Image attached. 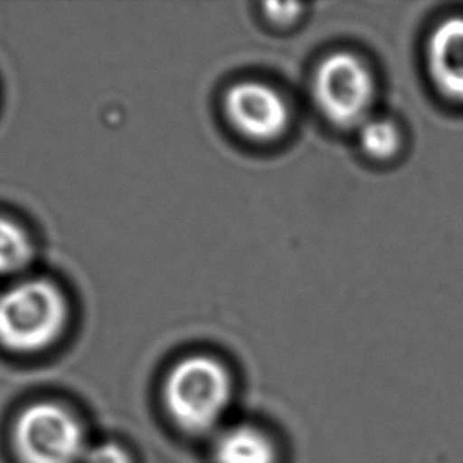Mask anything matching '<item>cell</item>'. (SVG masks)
<instances>
[{"mask_svg":"<svg viewBox=\"0 0 463 463\" xmlns=\"http://www.w3.org/2000/svg\"><path fill=\"white\" fill-rule=\"evenodd\" d=\"M232 399V378L223 363L206 354L184 357L163 384V405L177 429L190 435L213 432Z\"/></svg>","mask_w":463,"mask_h":463,"instance_id":"6da1fadb","label":"cell"},{"mask_svg":"<svg viewBox=\"0 0 463 463\" xmlns=\"http://www.w3.org/2000/svg\"><path fill=\"white\" fill-rule=\"evenodd\" d=\"M69 302L46 279L14 283L0 295V345L14 353L43 351L62 335Z\"/></svg>","mask_w":463,"mask_h":463,"instance_id":"7a4b0ae2","label":"cell"},{"mask_svg":"<svg viewBox=\"0 0 463 463\" xmlns=\"http://www.w3.org/2000/svg\"><path fill=\"white\" fill-rule=\"evenodd\" d=\"M378 84L363 57L337 51L325 57L313 78V97L334 126L354 128L373 116Z\"/></svg>","mask_w":463,"mask_h":463,"instance_id":"3957f363","label":"cell"},{"mask_svg":"<svg viewBox=\"0 0 463 463\" xmlns=\"http://www.w3.org/2000/svg\"><path fill=\"white\" fill-rule=\"evenodd\" d=\"M14 448L23 463H82L89 449L80 420L51 402L35 403L21 413L14 426Z\"/></svg>","mask_w":463,"mask_h":463,"instance_id":"277c9868","label":"cell"},{"mask_svg":"<svg viewBox=\"0 0 463 463\" xmlns=\"http://www.w3.org/2000/svg\"><path fill=\"white\" fill-rule=\"evenodd\" d=\"M223 108L232 128L251 141H274L288 130L287 100L264 82L234 84L226 92Z\"/></svg>","mask_w":463,"mask_h":463,"instance_id":"5b68a950","label":"cell"},{"mask_svg":"<svg viewBox=\"0 0 463 463\" xmlns=\"http://www.w3.org/2000/svg\"><path fill=\"white\" fill-rule=\"evenodd\" d=\"M422 62L433 92L463 108V13L443 16L429 29Z\"/></svg>","mask_w":463,"mask_h":463,"instance_id":"8992f818","label":"cell"},{"mask_svg":"<svg viewBox=\"0 0 463 463\" xmlns=\"http://www.w3.org/2000/svg\"><path fill=\"white\" fill-rule=\"evenodd\" d=\"M213 458V463H277V448L261 429L238 424L215 437Z\"/></svg>","mask_w":463,"mask_h":463,"instance_id":"52a82bcc","label":"cell"},{"mask_svg":"<svg viewBox=\"0 0 463 463\" xmlns=\"http://www.w3.org/2000/svg\"><path fill=\"white\" fill-rule=\"evenodd\" d=\"M356 132L359 147L373 162H392L403 151V128L397 120L389 116L373 114L357 127Z\"/></svg>","mask_w":463,"mask_h":463,"instance_id":"ba28073f","label":"cell"},{"mask_svg":"<svg viewBox=\"0 0 463 463\" xmlns=\"http://www.w3.org/2000/svg\"><path fill=\"white\" fill-rule=\"evenodd\" d=\"M33 255V242L24 226L8 217H0V276H13L24 270Z\"/></svg>","mask_w":463,"mask_h":463,"instance_id":"9c48e42d","label":"cell"},{"mask_svg":"<svg viewBox=\"0 0 463 463\" xmlns=\"http://www.w3.org/2000/svg\"><path fill=\"white\" fill-rule=\"evenodd\" d=\"M82 463H133V460L124 446L114 441H105L90 446Z\"/></svg>","mask_w":463,"mask_h":463,"instance_id":"30bf717a","label":"cell"},{"mask_svg":"<svg viewBox=\"0 0 463 463\" xmlns=\"http://www.w3.org/2000/svg\"><path fill=\"white\" fill-rule=\"evenodd\" d=\"M301 6L296 4H268L266 13L276 23H289L299 14Z\"/></svg>","mask_w":463,"mask_h":463,"instance_id":"8fae6325","label":"cell"}]
</instances>
